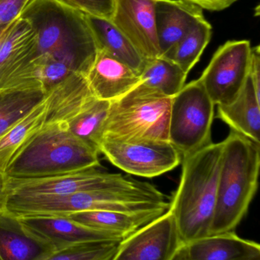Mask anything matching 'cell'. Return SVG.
Masks as SVG:
<instances>
[{
	"label": "cell",
	"instance_id": "cell-10",
	"mask_svg": "<svg viewBox=\"0 0 260 260\" xmlns=\"http://www.w3.org/2000/svg\"><path fill=\"white\" fill-rule=\"evenodd\" d=\"M181 244L175 219L169 209L122 240L111 260H174Z\"/></svg>",
	"mask_w": 260,
	"mask_h": 260
},
{
	"label": "cell",
	"instance_id": "cell-19",
	"mask_svg": "<svg viewBox=\"0 0 260 260\" xmlns=\"http://www.w3.org/2000/svg\"><path fill=\"white\" fill-rule=\"evenodd\" d=\"M94 97L86 77L73 73L47 93L45 123H67Z\"/></svg>",
	"mask_w": 260,
	"mask_h": 260
},
{
	"label": "cell",
	"instance_id": "cell-32",
	"mask_svg": "<svg viewBox=\"0 0 260 260\" xmlns=\"http://www.w3.org/2000/svg\"><path fill=\"white\" fill-rule=\"evenodd\" d=\"M7 197V186H6V177L4 174H0V211L4 209Z\"/></svg>",
	"mask_w": 260,
	"mask_h": 260
},
{
	"label": "cell",
	"instance_id": "cell-20",
	"mask_svg": "<svg viewBox=\"0 0 260 260\" xmlns=\"http://www.w3.org/2000/svg\"><path fill=\"white\" fill-rule=\"evenodd\" d=\"M218 114L232 130L259 144L260 96L249 76L242 91L232 103L218 106Z\"/></svg>",
	"mask_w": 260,
	"mask_h": 260
},
{
	"label": "cell",
	"instance_id": "cell-2",
	"mask_svg": "<svg viewBox=\"0 0 260 260\" xmlns=\"http://www.w3.org/2000/svg\"><path fill=\"white\" fill-rule=\"evenodd\" d=\"M223 141L183 157L178 188L170 202L182 244L210 235L215 215Z\"/></svg>",
	"mask_w": 260,
	"mask_h": 260
},
{
	"label": "cell",
	"instance_id": "cell-27",
	"mask_svg": "<svg viewBox=\"0 0 260 260\" xmlns=\"http://www.w3.org/2000/svg\"><path fill=\"white\" fill-rule=\"evenodd\" d=\"M121 241L84 243L56 249L41 260H111Z\"/></svg>",
	"mask_w": 260,
	"mask_h": 260
},
{
	"label": "cell",
	"instance_id": "cell-9",
	"mask_svg": "<svg viewBox=\"0 0 260 260\" xmlns=\"http://www.w3.org/2000/svg\"><path fill=\"white\" fill-rule=\"evenodd\" d=\"M98 168H90L46 178L6 179L7 195H67L75 192L129 187L135 186L140 182L128 180L122 174L102 172Z\"/></svg>",
	"mask_w": 260,
	"mask_h": 260
},
{
	"label": "cell",
	"instance_id": "cell-24",
	"mask_svg": "<svg viewBox=\"0 0 260 260\" xmlns=\"http://www.w3.org/2000/svg\"><path fill=\"white\" fill-rule=\"evenodd\" d=\"M46 111L44 101L0 136V174H4L23 145L45 123Z\"/></svg>",
	"mask_w": 260,
	"mask_h": 260
},
{
	"label": "cell",
	"instance_id": "cell-21",
	"mask_svg": "<svg viewBox=\"0 0 260 260\" xmlns=\"http://www.w3.org/2000/svg\"><path fill=\"white\" fill-rule=\"evenodd\" d=\"M85 15L99 50H105L140 74L146 60L111 20Z\"/></svg>",
	"mask_w": 260,
	"mask_h": 260
},
{
	"label": "cell",
	"instance_id": "cell-7",
	"mask_svg": "<svg viewBox=\"0 0 260 260\" xmlns=\"http://www.w3.org/2000/svg\"><path fill=\"white\" fill-rule=\"evenodd\" d=\"M252 46L247 40L228 41L218 47L199 80L215 106L232 103L249 76Z\"/></svg>",
	"mask_w": 260,
	"mask_h": 260
},
{
	"label": "cell",
	"instance_id": "cell-14",
	"mask_svg": "<svg viewBox=\"0 0 260 260\" xmlns=\"http://www.w3.org/2000/svg\"><path fill=\"white\" fill-rule=\"evenodd\" d=\"M203 11L188 0H157L156 27L161 56L167 57L179 41L206 19Z\"/></svg>",
	"mask_w": 260,
	"mask_h": 260
},
{
	"label": "cell",
	"instance_id": "cell-5",
	"mask_svg": "<svg viewBox=\"0 0 260 260\" xmlns=\"http://www.w3.org/2000/svg\"><path fill=\"white\" fill-rule=\"evenodd\" d=\"M172 98L145 84L110 104L103 139L123 142H169Z\"/></svg>",
	"mask_w": 260,
	"mask_h": 260
},
{
	"label": "cell",
	"instance_id": "cell-33",
	"mask_svg": "<svg viewBox=\"0 0 260 260\" xmlns=\"http://www.w3.org/2000/svg\"><path fill=\"white\" fill-rule=\"evenodd\" d=\"M12 23H11V24H12ZM11 24H7V25L3 26V27H0V41H1V40L3 39V37L5 36V35H6L8 29H9V26L11 25Z\"/></svg>",
	"mask_w": 260,
	"mask_h": 260
},
{
	"label": "cell",
	"instance_id": "cell-1",
	"mask_svg": "<svg viewBox=\"0 0 260 260\" xmlns=\"http://www.w3.org/2000/svg\"><path fill=\"white\" fill-rule=\"evenodd\" d=\"M20 18L35 31L37 56H50L86 77L99 47L85 14L58 0H32Z\"/></svg>",
	"mask_w": 260,
	"mask_h": 260
},
{
	"label": "cell",
	"instance_id": "cell-15",
	"mask_svg": "<svg viewBox=\"0 0 260 260\" xmlns=\"http://www.w3.org/2000/svg\"><path fill=\"white\" fill-rule=\"evenodd\" d=\"M86 79L96 99L112 102L137 86L140 82V74L99 49Z\"/></svg>",
	"mask_w": 260,
	"mask_h": 260
},
{
	"label": "cell",
	"instance_id": "cell-4",
	"mask_svg": "<svg viewBox=\"0 0 260 260\" xmlns=\"http://www.w3.org/2000/svg\"><path fill=\"white\" fill-rule=\"evenodd\" d=\"M259 144L232 130L223 141L215 215L210 235L233 232L257 191Z\"/></svg>",
	"mask_w": 260,
	"mask_h": 260
},
{
	"label": "cell",
	"instance_id": "cell-6",
	"mask_svg": "<svg viewBox=\"0 0 260 260\" xmlns=\"http://www.w3.org/2000/svg\"><path fill=\"white\" fill-rule=\"evenodd\" d=\"M215 107L199 79L185 85L172 98L169 142L183 158L212 143Z\"/></svg>",
	"mask_w": 260,
	"mask_h": 260
},
{
	"label": "cell",
	"instance_id": "cell-11",
	"mask_svg": "<svg viewBox=\"0 0 260 260\" xmlns=\"http://www.w3.org/2000/svg\"><path fill=\"white\" fill-rule=\"evenodd\" d=\"M157 0H115L111 22L145 60L161 56L157 27Z\"/></svg>",
	"mask_w": 260,
	"mask_h": 260
},
{
	"label": "cell",
	"instance_id": "cell-3",
	"mask_svg": "<svg viewBox=\"0 0 260 260\" xmlns=\"http://www.w3.org/2000/svg\"><path fill=\"white\" fill-rule=\"evenodd\" d=\"M99 154L73 136L65 123H44L11 160L4 175L30 180L99 168Z\"/></svg>",
	"mask_w": 260,
	"mask_h": 260
},
{
	"label": "cell",
	"instance_id": "cell-30",
	"mask_svg": "<svg viewBox=\"0 0 260 260\" xmlns=\"http://www.w3.org/2000/svg\"><path fill=\"white\" fill-rule=\"evenodd\" d=\"M249 77L254 86L257 95L260 96V47H252Z\"/></svg>",
	"mask_w": 260,
	"mask_h": 260
},
{
	"label": "cell",
	"instance_id": "cell-23",
	"mask_svg": "<svg viewBox=\"0 0 260 260\" xmlns=\"http://www.w3.org/2000/svg\"><path fill=\"white\" fill-rule=\"evenodd\" d=\"M40 88H0V136L44 102Z\"/></svg>",
	"mask_w": 260,
	"mask_h": 260
},
{
	"label": "cell",
	"instance_id": "cell-28",
	"mask_svg": "<svg viewBox=\"0 0 260 260\" xmlns=\"http://www.w3.org/2000/svg\"><path fill=\"white\" fill-rule=\"evenodd\" d=\"M85 15L111 20L115 0H58Z\"/></svg>",
	"mask_w": 260,
	"mask_h": 260
},
{
	"label": "cell",
	"instance_id": "cell-18",
	"mask_svg": "<svg viewBox=\"0 0 260 260\" xmlns=\"http://www.w3.org/2000/svg\"><path fill=\"white\" fill-rule=\"evenodd\" d=\"M169 209L160 208L138 212L85 211L70 214L67 217L87 227L108 232L125 239L161 216Z\"/></svg>",
	"mask_w": 260,
	"mask_h": 260
},
{
	"label": "cell",
	"instance_id": "cell-16",
	"mask_svg": "<svg viewBox=\"0 0 260 260\" xmlns=\"http://www.w3.org/2000/svg\"><path fill=\"white\" fill-rule=\"evenodd\" d=\"M56 250L25 227L19 217L0 211V260H41Z\"/></svg>",
	"mask_w": 260,
	"mask_h": 260
},
{
	"label": "cell",
	"instance_id": "cell-17",
	"mask_svg": "<svg viewBox=\"0 0 260 260\" xmlns=\"http://www.w3.org/2000/svg\"><path fill=\"white\" fill-rule=\"evenodd\" d=\"M36 57V35L29 21L19 17L0 41V88H6Z\"/></svg>",
	"mask_w": 260,
	"mask_h": 260
},
{
	"label": "cell",
	"instance_id": "cell-13",
	"mask_svg": "<svg viewBox=\"0 0 260 260\" xmlns=\"http://www.w3.org/2000/svg\"><path fill=\"white\" fill-rule=\"evenodd\" d=\"M19 218L29 230L50 241L56 249L84 243L123 240L113 234L79 224L67 216L31 215Z\"/></svg>",
	"mask_w": 260,
	"mask_h": 260
},
{
	"label": "cell",
	"instance_id": "cell-25",
	"mask_svg": "<svg viewBox=\"0 0 260 260\" xmlns=\"http://www.w3.org/2000/svg\"><path fill=\"white\" fill-rule=\"evenodd\" d=\"M187 76L172 59L159 56L146 61L140 73V82L172 98L186 85Z\"/></svg>",
	"mask_w": 260,
	"mask_h": 260
},
{
	"label": "cell",
	"instance_id": "cell-29",
	"mask_svg": "<svg viewBox=\"0 0 260 260\" xmlns=\"http://www.w3.org/2000/svg\"><path fill=\"white\" fill-rule=\"evenodd\" d=\"M32 0H0V27L19 18Z\"/></svg>",
	"mask_w": 260,
	"mask_h": 260
},
{
	"label": "cell",
	"instance_id": "cell-22",
	"mask_svg": "<svg viewBox=\"0 0 260 260\" xmlns=\"http://www.w3.org/2000/svg\"><path fill=\"white\" fill-rule=\"evenodd\" d=\"M110 104L111 102L94 97L73 118L65 123L73 136L99 153Z\"/></svg>",
	"mask_w": 260,
	"mask_h": 260
},
{
	"label": "cell",
	"instance_id": "cell-31",
	"mask_svg": "<svg viewBox=\"0 0 260 260\" xmlns=\"http://www.w3.org/2000/svg\"><path fill=\"white\" fill-rule=\"evenodd\" d=\"M209 12H221L233 6L239 0H188Z\"/></svg>",
	"mask_w": 260,
	"mask_h": 260
},
{
	"label": "cell",
	"instance_id": "cell-26",
	"mask_svg": "<svg viewBox=\"0 0 260 260\" xmlns=\"http://www.w3.org/2000/svg\"><path fill=\"white\" fill-rule=\"evenodd\" d=\"M212 26L206 19L200 21L186 34L166 58L172 59L186 74L199 61L205 49L210 42Z\"/></svg>",
	"mask_w": 260,
	"mask_h": 260
},
{
	"label": "cell",
	"instance_id": "cell-8",
	"mask_svg": "<svg viewBox=\"0 0 260 260\" xmlns=\"http://www.w3.org/2000/svg\"><path fill=\"white\" fill-rule=\"evenodd\" d=\"M99 153L119 169L138 177H157L175 169L183 156L169 142H123L102 139Z\"/></svg>",
	"mask_w": 260,
	"mask_h": 260
},
{
	"label": "cell",
	"instance_id": "cell-12",
	"mask_svg": "<svg viewBox=\"0 0 260 260\" xmlns=\"http://www.w3.org/2000/svg\"><path fill=\"white\" fill-rule=\"evenodd\" d=\"M174 260H260V246L224 232L182 244Z\"/></svg>",
	"mask_w": 260,
	"mask_h": 260
}]
</instances>
